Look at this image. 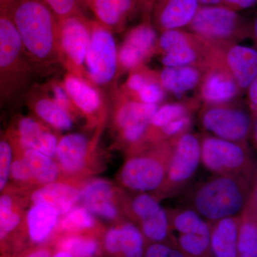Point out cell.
<instances>
[{"label": "cell", "instance_id": "obj_2", "mask_svg": "<svg viewBox=\"0 0 257 257\" xmlns=\"http://www.w3.org/2000/svg\"><path fill=\"white\" fill-rule=\"evenodd\" d=\"M252 177L213 175L194 189L189 205L212 224L241 215L247 203Z\"/></svg>", "mask_w": 257, "mask_h": 257}, {"label": "cell", "instance_id": "obj_41", "mask_svg": "<svg viewBox=\"0 0 257 257\" xmlns=\"http://www.w3.org/2000/svg\"><path fill=\"white\" fill-rule=\"evenodd\" d=\"M191 119L188 115L182 116L171 121L163 127L160 128L161 133L164 138H175L180 136L182 134L185 133L184 131L190 125Z\"/></svg>", "mask_w": 257, "mask_h": 257}, {"label": "cell", "instance_id": "obj_24", "mask_svg": "<svg viewBox=\"0 0 257 257\" xmlns=\"http://www.w3.org/2000/svg\"><path fill=\"white\" fill-rule=\"evenodd\" d=\"M63 87L71 100L84 112H94L100 106L101 98L99 93L79 77L67 76Z\"/></svg>", "mask_w": 257, "mask_h": 257}, {"label": "cell", "instance_id": "obj_51", "mask_svg": "<svg viewBox=\"0 0 257 257\" xmlns=\"http://www.w3.org/2000/svg\"><path fill=\"white\" fill-rule=\"evenodd\" d=\"M52 257H73L70 253L64 251V250L60 249L55 254L52 255Z\"/></svg>", "mask_w": 257, "mask_h": 257}, {"label": "cell", "instance_id": "obj_38", "mask_svg": "<svg viewBox=\"0 0 257 257\" xmlns=\"http://www.w3.org/2000/svg\"><path fill=\"white\" fill-rule=\"evenodd\" d=\"M144 257H189L172 243H147Z\"/></svg>", "mask_w": 257, "mask_h": 257}, {"label": "cell", "instance_id": "obj_13", "mask_svg": "<svg viewBox=\"0 0 257 257\" xmlns=\"http://www.w3.org/2000/svg\"><path fill=\"white\" fill-rule=\"evenodd\" d=\"M157 34L149 25H141L128 34L120 48L118 61L125 69H133L150 55L155 47Z\"/></svg>", "mask_w": 257, "mask_h": 257}, {"label": "cell", "instance_id": "obj_44", "mask_svg": "<svg viewBox=\"0 0 257 257\" xmlns=\"http://www.w3.org/2000/svg\"><path fill=\"white\" fill-rule=\"evenodd\" d=\"M53 100L58 105L62 106L64 109L68 111L69 106H70L71 99L68 94L66 92L63 86L55 85L53 87Z\"/></svg>", "mask_w": 257, "mask_h": 257}, {"label": "cell", "instance_id": "obj_36", "mask_svg": "<svg viewBox=\"0 0 257 257\" xmlns=\"http://www.w3.org/2000/svg\"><path fill=\"white\" fill-rule=\"evenodd\" d=\"M55 14L58 21L77 17L81 0H43Z\"/></svg>", "mask_w": 257, "mask_h": 257}, {"label": "cell", "instance_id": "obj_16", "mask_svg": "<svg viewBox=\"0 0 257 257\" xmlns=\"http://www.w3.org/2000/svg\"><path fill=\"white\" fill-rule=\"evenodd\" d=\"M18 135L20 145L25 150H36L49 157L53 156L57 152V139L52 134L44 131L32 118H20L18 124Z\"/></svg>", "mask_w": 257, "mask_h": 257}, {"label": "cell", "instance_id": "obj_22", "mask_svg": "<svg viewBox=\"0 0 257 257\" xmlns=\"http://www.w3.org/2000/svg\"><path fill=\"white\" fill-rule=\"evenodd\" d=\"M87 150L86 138L79 134H72L60 140L56 152L64 170L73 172L84 166Z\"/></svg>", "mask_w": 257, "mask_h": 257}, {"label": "cell", "instance_id": "obj_30", "mask_svg": "<svg viewBox=\"0 0 257 257\" xmlns=\"http://www.w3.org/2000/svg\"><path fill=\"white\" fill-rule=\"evenodd\" d=\"M237 257H257V221L243 212L240 219Z\"/></svg>", "mask_w": 257, "mask_h": 257}, {"label": "cell", "instance_id": "obj_14", "mask_svg": "<svg viewBox=\"0 0 257 257\" xmlns=\"http://www.w3.org/2000/svg\"><path fill=\"white\" fill-rule=\"evenodd\" d=\"M228 72L240 90L247 89L257 78V50L252 47L234 45L226 54Z\"/></svg>", "mask_w": 257, "mask_h": 257}, {"label": "cell", "instance_id": "obj_52", "mask_svg": "<svg viewBox=\"0 0 257 257\" xmlns=\"http://www.w3.org/2000/svg\"><path fill=\"white\" fill-rule=\"evenodd\" d=\"M198 1L200 2V3H203V4L214 5L220 3L221 0H198Z\"/></svg>", "mask_w": 257, "mask_h": 257}, {"label": "cell", "instance_id": "obj_53", "mask_svg": "<svg viewBox=\"0 0 257 257\" xmlns=\"http://www.w3.org/2000/svg\"><path fill=\"white\" fill-rule=\"evenodd\" d=\"M3 1H4V0H0V3H1V2H3Z\"/></svg>", "mask_w": 257, "mask_h": 257}, {"label": "cell", "instance_id": "obj_31", "mask_svg": "<svg viewBox=\"0 0 257 257\" xmlns=\"http://www.w3.org/2000/svg\"><path fill=\"white\" fill-rule=\"evenodd\" d=\"M133 0H94V10L101 23L114 26L131 8Z\"/></svg>", "mask_w": 257, "mask_h": 257}, {"label": "cell", "instance_id": "obj_23", "mask_svg": "<svg viewBox=\"0 0 257 257\" xmlns=\"http://www.w3.org/2000/svg\"><path fill=\"white\" fill-rule=\"evenodd\" d=\"M200 78L197 69L190 66L181 67H165L160 74L162 87L181 97L186 92L194 89Z\"/></svg>", "mask_w": 257, "mask_h": 257}, {"label": "cell", "instance_id": "obj_45", "mask_svg": "<svg viewBox=\"0 0 257 257\" xmlns=\"http://www.w3.org/2000/svg\"><path fill=\"white\" fill-rule=\"evenodd\" d=\"M147 82L148 81L143 74L135 73L130 76L128 79L127 86L132 91L138 93Z\"/></svg>", "mask_w": 257, "mask_h": 257}, {"label": "cell", "instance_id": "obj_21", "mask_svg": "<svg viewBox=\"0 0 257 257\" xmlns=\"http://www.w3.org/2000/svg\"><path fill=\"white\" fill-rule=\"evenodd\" d=\"M240 91L228 71H219L209 74L202 86V96L209 102H226L234 99Z\"/></svg>", "mask_w": 257, "mask_h": 257}, {"label": "cell", "instance_id": "obj_6", "mask_svg": "<svg viewBox=\"0 0 257 257\" xmlns=\"http://www.w3.org/2000/svg\"><path fill=\"white\" fill-rule=\"evenodd\" d=\"M173 144H160L152 155L134 157L125 163L121 179L128 188L142 192H157L163 185Z\"/></svg>", "mask_w": 257, "mask_h": 257}, {"label": "cell", "instance_id": "obj_17", "mask_svg": "<svg viewBox=\"0 0 257 257\" xmlns=\"http://www.w3.org/2000/svg\"><path fill=\"white\" fill-rule=\"evenodd\" d=\"M113 197L112 187L104 180L88 184L82 192L83 201L88 210L107 219H114L118 214Z\"/></svg>", "mask_w": 257, "mask_h": 257}, {"label": "cell", "instance_id": "obj_35", "mask_svg": "<svg viewBox=\"0 0 257 257\" xmlns=\"http://www.w3.org/2000/svg\"><path fill=\"white\" fill-rule=\"evenodd\" d=\"M187 115V108L180 104H167L158 108L152 116L150 124L154 127L161 128L174 120Z\"/></svg>", "mask_w": 257, "mask_h": 257}, {"label": "cell", "instance_id": "obj_50", "mask_svg": "<svg viewBox=\"0 0 257 257\" xmlns=\"http://www.w3.org/2000/svg\"><path fill=\"white\" fill-rule=\"evenodd\" d=\"M251 35H252L253 40L257 45V16L253 21L252 27H251Z\"/></svg>", "mask_w": 257, "mask_h": 257}, {"label": "cell", "instance_id": "obj_28", "mask_svg": "<svg viewBox=\"0 0 257 257\" xmlns=\"http://www.w3.org/2000/svg\"><path fill=\"white\" fill-rule=\"evenodd\" d=\"M21 215L13 197L0 195V246L6 242L21 223Z\"/></svg>", "mask_w": 257, "mask_h": 257}, {"label": "cell", "instance_id": "obj_19", "mask_svg": "<svg viewBox=\"0 0 257 257\" xmlns=\"http://www.w3.org/2000/svg\"><path fill=\"white\" fill-rule=\"evenodd\" d=\"M198 0H166L159 15L162 28L177 30L190 24L198 9Z\"/></svg>", "mask_w": 257, "mask_h": 257}, {"label": "cell", "instance_id": "obj_43", "mask_svg": "<svg viewBox=\"0 0 257 257\" xmlns=\"http://www.w3.org/2000/svg\"><path fill=\"white\" fill-rule=\"evenodd\" d=\"M10 176L18 181H27L32 177L30 169L23 158L13 161Z\"/></svg>", "mask_w": 257, "mask_h": 257}, {"label": "cell", "instance_id": "obj_10", "mask_svg": "<svg viewBox=\"0 0 257 257\" xmlns=\"http://www.w3.org/2000/svg\"><path fill=\"white\" fill-rule=\"evenodd\" d=\"M194 32L202 36L229 40L237 36L240 22L234 10L223 7H205L198 9L191 22Z\"/></svg>", "mask_w": 257, "mask_h": 257}, {"label": "cell", "instance_id": "obj_46", "mask_svg": "<svg viewBox=\"0 0 257 257\" xmlns=\"http://www.w3.org/2000/svg\"><path fill=\"white\" fill-rule=\"evenodd\" d=\"M228 4L238 9H248L257 3V0H224Z\"/></svg>", "mask_w": 257, "mask_h": 257}, {"label": "cell", "instance_id": "obj_11", "mask_svg": "<svg viewBox=\"0 0 257 257\" xmlns=\"http://www.w3.org/2000/svg\"><path fill=\"white\" fill-rule=\"evenodd\" d=\"M91 40V30L79 16L60 23V47L75 67H82Z\"/></svg>", "mask_w": 257, "mask_h": 257}, {"label": "cell", "instance_id": "obj_27", "mask_svg": "<svg viewBox=\"0 0 257 257\" xmlns=\"http://www.w3.org/2000/svg\"><path fill=\"white\" fill-rule=\"evenodd\" d=\"M23 159L32 177L43 183L53 182L57 176V167L50 157L36 150H25Z\"/></svg>", "mask_w": 257, "mask_h": 257}, {"label": "cell", "instance_id": "obj_8", "mask_svg": "<svg viewBox=\"0 0 257 257\" xmlns=\"http://www.w3.org/2000/svg\"><path fill=\"white\" fill-rule=\"evenodd\" d=\"M118 53L114 37L105 28L96 27L91 32V40L85 63L91 79L97 84H106L114 78L117 68Z\"/></svg>", "mask_w": 257, "mask_h": 257}, {"label": "cell", "instance_id": "obj_12", "mask_svg": "<svg viewBox=\"0 0 257 257\" xmlns=\"http://www.w3.org/2000/svg\"><path fill=\"white\" fill-rule=\"evenodd\" d=\"M147 241L138 226L125 223L106 231L104 249L115 257H144Z\"/></svg>", "mask_w": 257, "mask_h": 257}, {"label": "cell", "instance_id": "obj_49", "mask_svg": "<svg viewBox=\"0 0 257 257\" xmlns=\"http://www.w3.org/2000/svg\"><path fill=\"white\" fill-rule=\"evenodd\" d=\"M251 139H252V143L254 147L255 151L257 154V116L256 119L253 122L252 130L251 133Z\"/></svg>", "mask_w": 257, "mask_h": 257}, {"label": "cell", "instance_id": "obj_20", "mask_svg": "<svg viewBox=\"0 0 257 257\" xmlns=\"http://www.w3.org/2000/svg\"><path fill=\"white\" fill-rule=\"evenodd\" d=\"M57 211L46 204H35L28 214L29 236L32 242H45L52 234L57 220Z\"/></svg>", "mask_w": 257, "mask_h": 257}, {"label": "cell", "instance_id": "obj_42", "mask_svg": "<svg viewBox=\"0 0 257 257\" xmlns=\"http://www.w3.org/2000/svg\"><path fill=\"white\" fill-rule=\"evenodd\" d=\"M243 212L257 221V168L253 175L247 203Z\"/></svg>", "mask_w": 257, "mask_h": 257}, {"label": "cell", "instance_id": "obj_48", "mask_svg": "<svg viewBox=\"0 0 257 257\" xmlns=\"http://www.w3.org/2000/svg\"><path fill=\"white\" fill-rule=\"evenodd\" d=\"M25 257H52V256L50 251L47 248H39L29 253Z\"/></svg>", "mask_w": 257, "mask_h": 257}, {"label": "cell", "instance_id": "obj_7", "mask_svg": "<svg viewBox=\"0 0 257 257\" xmlns=\"http://www.w3.org/2000/svg\"><path fill=\"white\" fill-rule=\"evenodd\" d=\"M202 123L213 136L241 144H246L253 124L247 111L234 106L210 108L203 114Z\"/></svg>", "mask_w": 257, "mask_h": 257}, {"label": "cell", "instance_id": "obj_4", "mask_svg": "<svg viewBox=\"0 0 257 257\" xmlns=\"http://www.w3.org/2000/svg\"><path fill=\"white\" fill-rule=\"evenodd\" d=\"M201 145L202 165L213 175L253 177L257 163L246 144L210 136L203 139Z\"/></svg>", "mask_w": 257, "mask_h": 257}, {"label": "cell", "instance_id": "obj_29", "mask_svg": "<svg viewBox=\"0 0 257 257\" xmlns=\"http://www.w3.org/2000/svg\"><path fill=\"white\" fill-rule=\"evenodd\" d=\"M37 115L47 123L60 130H68L72 122L68 111L58 105L53 99L42 98L35 104Z\"/></svg>", "mask_w": 257, "mask_h": 257}, {"label": "cell", "instance_id": "obj_26", "mask_svg": "<svg viewBox=\"0 0 257 257\" xmlns=\"http://www.w3.org/2000/svg\"><path fill=\"white\" fill-rule=\"evenodd\" d=\"M158 108L157 104L130 101L119 109L116 119L117 124L121 130L133 125L150 124L152 116Z\"/></svg>", "mask_w": 257, "mask_h": 257}, {"label": "cell", "instance_id": "obj_34", "mask_svg": "<svg viewBox=\"0 0 257 257\" xmlns=\"http://www.w3.org/2000/svg\"><path fill=\"white\" fill-rule=\"evenodd\" d=\"M94 221L90 213L84 208H75L62 220L61 226L65 231H80L92 228Z\"/></svg>", "mask_w": 257, "mask_h": 257}, {"label": "cell", "instance_id": "obj_33", "mask_svg": "<svg viewBox=\"0 0 257 257\" xmlns=\"http://www.w3.org/2000/svg\"><path fill=\"white\" fill-rule=\"evenodd\" d=\"M197 59L195 50L189 44L176 47L165 52L162 62L166 67H181L189 66Z\"/></svg>", "mask_w": 257, "mask_h": 257}, {"label": "cell", "instance_id": "obj_5", "mask_svg": "<svg viewBox=\"0 0 257 257\" xmlns=\"http://www.w3.org/2000/svg\"><path fill=\"white\" fill-rule=\"evenodd\" d=\"M201 153V140L196 135L184 133L177 137L173 144L165 182L156 193V197L161 200L181 192L202 165Z\"/></svg>", "mask_w": 257, "mask_h": 257}, {"label": "cell", "instance_id": "obj_15", "mask_svg": "<svg viewBox=\"0 0 257 257\" xmlns=\"http://www.w3.org/2000/svg\"><path fill=\"white\" fill-rule=\"evenodd\" d=\"M241 215L225 218L211 224L210 251L212 257H237Z\"/></svg>", "mask_w": 257, "mask_h": 257}, {"label": "cell", "instance_id": "obj_32", "mask_svg": "<svg viewBox=\"0 0 257 257\" xmlns=\"http://www.w3.org/2000/svg\"><path fill=\"white\" fill-rule=\"evenodd\" d=\"M60 249L70 253L73 257H95L99 252V243L92 238L70 236L62 240Z\"/></svg>", "mask_w": 257, "mask_h": 257}, {"label": "cell", "instance_id": "obj_37", "mask_svg": "<svg viewBox=\"0 0 257 257\" xmlns=\"http://www.w3.org/2000/svg\"><path fill=\"white\" fill-rule=\"evenodd\" d=\"M13 160V149L8 140H0V193L8 184Z\"/></svg>", "mask_w": 257, "mask_h": 257}, {"label": "cell", "instance_id": "obj_1", "mask_svg": "<svg viewBox=\"0 0 257 257\" xmlns=\"http://www.w3.org/2000/svg\"><path fill=\"white\" fill-rule=\"evenodd\" d=\"M0 10L16 27L29 60L45 64L57 60L60 22L43 0H4Z\"/></svg>", "mask_w": 257, "mask_h": 257}, {"label": "cell", "instance_id": "obj_25", "mask_svg": "<svg viewBox=\"0 0 257 257\" xmlns=\"http://www.w3.org/2000/svg\"><path fill=\"white\" fill-rule=\"evenodd\" d=\"M211 226L188 234L174 235V244L189 257H212L210 251Z\"/></svg>", "mask_w": 257, "mask_h": 257}, {"label": "cell", "instance_id": "obj_39", "mask_svg": "<svg viewBox=\"0 0 257 257\" xmlns=\"http://www.w3.org/2000/svg\"><path fill=\"white\" fill-rule=\"evenodd\" d=\"M189 43L188 38L185 34L177 30H165L160 37V47L165 52L176 47Z\"/></svg>", "mask_w": 257, "mask_h": 257}, {"label": "cell", "instance_id": "obj_47", "mask_svg": "<svg viewBox=\"0 0 257 257\" xmlns=\"http://www.w3.org/2000/svg\"><path fill=\"white\" fill-rule=\"evenodd\" d=\"M247 90L248 99L252 106L253 110L257 113V78L251 83Z\"/></svg>", "mask_w": 257, "mask_h": 257}, {"label": "cell", "instance_id": "obj_18", "mask_svg": "<svg viewBox=\"0 0 257 257\" xmlns=\"http://www.w3.org/2000/svg\"><path fill=\"white\" fill-rule=\"evenodd\" d=\"M79 198V193L77 189L62 184H48L34 192L32 197L35 204H46L58 214L70 210Z\"/></svg>", "mask_w": 257, "mask_h": 257}, {"label": "cell", "instance_id": "obj_3", "mask_svg": "<svg viewBox=\"0 0 257 257\" xmlns=\"http://www.w3.org/2000/svg\"><path fill=\"white\" fill-rule=\"evenodd\" d=\"M29 62L16 27L0 10V103L23 92L30 73Z\"/></svg>", "mask_w": 257, "mask_h": 257}, {"label": "cell", "instance_id": "obj_9", "mask_svg": "<svg viewBox=\"0 0 257 257\" xmlns=\"http://www.w3.org/2000/svg\"><path fill=\"white\" fill-rule=\"evenodd\" d=\"M132 209L140 223L147 243H173L168 211L156 196L140 194L133 199Z\"/></svg>", "mask_w": 257, "mask_h": 257}, {"label": "cell", "instance_id": "obj_40", "mask_svg": "<svg viewBox=\"0 0 257 257\" xmlns=\"http://www.w3.org/2000/svg\"><path fill=\"white\" fill-rule=\"evenodd\" d=\"M140 101L147 104H155L160 102L164 99L165 93L159 84L147 82L138 92Z\"/></svg>", "mask_w": 257, "mask_h": 257}]
</instances>
